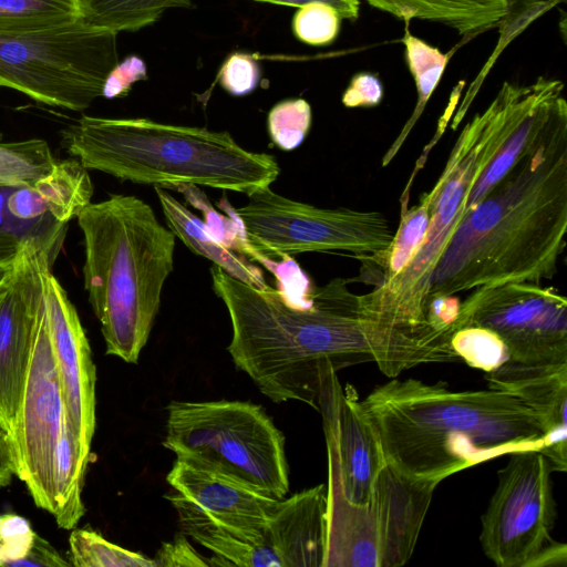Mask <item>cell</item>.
Segmentation results:
<instances>
[{
  "mask_svg": "<svg viewBox=\"0 0 567 567\" xmlns=\"http://www.w3.org/2000/svg\"><path fill=\"white\" fill-rule=\"evenodd\" d=\"M450 346L458 359L486 373L511 360L502 338L491 329L478 326L456 329L451 334Z\"/></svg>",
  "mask_w": 567,
  "mask_h": 567,
  "instance_id": "cell-28",
  "label": "cell"
},
{
  "mask_svg": "<svg viewBox=\"0 0 567 567\" xmlns=\"http://www.w3.org/2000/svg\"><path fill=\"white\" fill-rule=\"evenodd\" d=\"M69 546V561L75 567H157L154 559L115 545L87 528L72 530Z\"/></svg>",
  "mask_w": 567,
  "mask_h": 567,
  "instance_id": "cell-27",
  "label": "cell"
},
{
  "mask_svg": "<svg viewBox=\"0 0 567 567\" xmlns=\"http://www.w3.org/2000/svg\"><path fill=\"white\" fill-rule=\"evenodd\" d=\"M66 429L63 394L43 298L11 436L17 457V476L27 485L35 505L50 514H53L55 506L54 458Z\"/></svg>",
  "mask_w": 567,
  "mask_h": 567,
  "instance_id": "cell-14",
  "label": "cell"
},
{
  "mask_svg": "<svg viewBox=\"0 0 567 567\" xmlns=\"http://www.w3.org/2000/svg\"><path fill=\"white\" fill-rule=\"evenodd\" d=\"M280 6L300 8L311 2H323L334 8L341 19L355 21L359 18L360 2L359 0H254Z\"/></svg>",
  "mask_w": 567,
  "mask_h": 567,
  "instance_id": "cell-42",
  "label": "cell"
},
{
  "mask_svg": "<svg viewBox=\"0 0 567 567\" xmlns=\"http://www.w3.org/2000/svg\"><path fill=\"white\" fill-rule=\"evenodd\" d=\"M35 535L23 517L12 513L0 515V567H16Z\"/></svg>",
  "mask_w": 567,
  "mask_h": 567,
  "instance_id": "cell-34",
  "label": "cell"
},
{
  "mask_svg": "<svg viewBox=\"0 0 567 567\" xmlns=\"http://www.w3.org/2000/svg\"><path fill=\"white\" fill-rule=\"evenodd\" d=\"M383 99V85L371 72H358L344 90L341 101L346 107H373Z\"/></svg>",
  "mask_w": 567,
  "mask_h": 567,
  "instance_id": "cell-36",
  "label": "cell"
},
{
  "mask_svg": "<svg viewBox=\"0 0 567 567\" xmlns=\"http://www.w3.org/2000/svg\"><path fill=\"white\" fill-rule=\"evenodd\" d=\"M213 290L231 322L227 348L235 365L276 403L300 401L318 411L323 375L374 362L386 377L443 360L429 336L392 328L360 315L358 296L342 279L313 288L307 302L280 289L257 288L213 265Z\"/></svg>",
  "mask_w": 567,
  "mask_h": 567,
  "instance_id": "cell-1",
  "label": "cell"
},
{
  "mask_svg": "<svg viewBox=\"0 0 567 567\" xmlns=\"http://www.w3.org/2000/svg\"><path fill=\"white\" fill-rule=\"evenodd\" d=\"M0 140H1V134H0Z\"/></svg>",
  "mask_w": 567,
  "mask_h": 567,
  "instance_id": "cell-46",
  "label": "cell"
},
{
  "mask_svg": "<svg viewBox=\"0 0 567 567\" xmlns=\"http://www.w3.org/2000/svg\"><path fill=\"white\" fill-rule=\"evenodd\" d=\"M80 18L89 25L118 33L155 23L169 9H190V0H79Z\"/></svg>",
  "mask_w": 567,
  "mask_h": 567,
  "instance_id": "cell-24",
  "label": "cell"
},
{
  "mask_svg": "<svg viewBox=\"0 0 567 567\" xmlns=\"http://www.w3.org/2000/svg\"><path fill=\"white\" fill-rule=\"evenodd\" d=\"M27 566L66 567L71 566V564L62 558L45 539L37 534L24 556L16 564V567Z\"/></svg>",
  "mask_w": 567,
  "mask_h": 567,
  "instance_id": "cell-40",
  "label": "cell"
},
{
  "mask_svg": "<svg viewBox=\"0 0 567 567\" xmlns=\"http://www.w3.org/2000/svg\"><path fill=\"white\" fill-rule=\"evenodd\" d=\"M327 509L324 484L277 502L266 532V547L274 567H323Z\"/></svg>",
  "mask_w": 567,
  "mask_h": 567,
  "instance_id": "cell-19",
  "label": "cell"
},
{
  "mask_svg": "<svg viewBox=\"0 0 567 567\" xmlns=\"http://www.w3.org/2000/svg\"><path fill=\"white\" fill-rule=\"evenodd\" d=\"M154 560L157 567L212 566L210 560L196 551L183 533L172 542L163 543Z\"/></svg>",
  "mask_w": 567,
  "mask_h": 567,
  "instance_id": "cell-38",
  "label": "cell"
},
{
  "mask_svg": "<svg viewBox=\"0 0 567 567\" xmlns=\"http://www.w3.org/2000/svg\"><path fill=\"white\" fill-rule=\"evenodd\" d=\"M217 79L229 94L243 96L259 84L261 68L252 54L235 52L225 60Z\"/></svg>",
  "mask_w": 567,
  "mask_h": 567,
  "instance_id": "cell-33",
  "label": "cell"
},
{
  "mask_svg": "<svg viewBox=\"0 0 567 567\" xmlns=\"http://www.w3.org/2000/svg\"><path fill=\"white\" fill-rule=\"evenodd\" d=\"M461 301L454 295L433 296L426 301L425 319L427 324L435 331L451 337Z\"/></svg>",
  "mask_w": 567,
  "mask_h": 567,
  "instance_id": "cell-39",
  "label": "cell"
},
{
  "mask_svg": "<svg viewBox=\"0 0 567 567\" xmlns=\"http://www.w3.org/2000/svg\"><path fill=\"white\" fill-rule=\"evenodd\" d=\"M341 20L331 6L311 2L298 8L293 14L292 31L298 40L309 45H329L339 34Z\"/></svg>",
  "mask_w": 567,
  "mask_h": 567,
  "instance_id": "cell-32",
  "label": "cell"
},
{
  "mask_svg": "<svg viewBox=\"0 0 567 567\" xmlns=\"http://www.w3.org/2000/svg\"><path fill=\"white\" fill-rule=\"evenodd\" d=\"M79 17V0H0V28L47 25Z\"/></svg>",
  "mask_w": 567,
  "mask_h": 567,
  "instance_id": "cell-30",
  "label": "cell"
},
{
  "mask_svg": "<svg viewBox=\"0 0 567 567\" xmlns=\"http://www.w3.org/2000/svg\"><path fill=\"white\" fill-rule=\"evenodd\" d=\"M567 230V122L460 220L427 299L502 285H540L558 270Z\"/></svg>",
  "mask_w": 567,
  "mask_h": 567,
  "instance_id": "cell-2",
  "label": "cell"
},
{
  "mask_svg": "<svg viewBox=\"0 0 567 567\" xmlns=\"http://www.w3.org/2000/svg\"><path fill=\"white\" fill-rule=\"evenodd\" d=\"M400 475L440 483L494 457L540 450L537 414L498 390L453 391L442 381L392 379L361 401Z\"/></svg>",
  "mask_w": 567,
  "mask_h": 567,
  "instance_id": "cell-3",
  "label": "cell"
},
{
  "mask_svg": "<svg viewBox=\"0 0 567 567\" xmlns=\"http://www.w3.org/2000/svg\"><path fill=\"white\" fill-rule=\"evenodd\" d=\"M52 267L50 254L27 240L0 279V422L10 433L23 392L45 276Z\"/></svg>",
  "mask_w": 567,
  "mask_h": 567,
  "instance_id": "cell-15",
  "label": "cell"
},
{
  "mask_svg": "<svg viewBox=\"0 0 567 567\" xmlns=\"http://www.w3.org/2000/svg\"><path fill=\"white\" fill-rule=\"evenodd\" d=\"M429 224V200L423 194L417 205L400 212L398 230L385 252L377 257L360 256L357 258L370 260L381 268V279L378 285L389 281L411 262L422 245Z\"/></svg>",
  "mask_w": 567,
  "mask_h": 567,
  "instance_id": "cell-25",
  "label": "cell"
},
{
  "mask_svg": "<svg viewBox=\"0 0 567 567\" xmlns=\"http://www.w3.org/2000/svg\"><path fill=\"white\" fill-rule=\"evenodd\" d=\"M44 299L66 424L81 460L89 465L95 431L96 382L91 348L79 315L52 269L45 276Z\"/></svg>",
  "mask_w": 567,
  "mask_h": 567,
  "instance_id": "cell-17",
  "label": "cell"
},
{
  "mask_svg": "<svg viewBox=\"0 0 567 567\" xmlns=\"http://www.w3.org/2000/svg\"><path fill=\"white\" fill-rule=\"evenodd\" d=\"M327 455L337 470L343 496L352 504L369 501L386 464L378 433L354 389L343 388L337 372L322 378L318 401Z\"/></svg>",
  "mask_w": 567,
  "mask_h": 567,
  "instance_id": "cell-16",
  "label": "cell"
},
{
  "mask_svg": "<svg viewBox=\"0 0 567 567\" xmlns=\"http://www.w3.org/2000/svg\"><path fill=\"white\" fill-rule=\"evenodd\" d=\"M553 87L554 82L544 76L526 85L506 81L489 105L463 127L440 178L424 194L430 224L421 247L398 276L358 296L364 318L414 332L432 329L425 319L431 278L464 215L468 194L507 135Z\"/></svg>",
  "mask_w": 567,
  "mask_h": 567,
  "instance_id": "cell-6",
  "label": "cell"
},
{
  "mask_svg": "<svg viewBox=\"0 0 567 567\" xmlns=\"http://www.w3.org/2000/svg\"><path fill=\"white\" fill-rule=\"evenodd\" d=\"M55 161L44 140L0 141V184L32 186L52 169Z\"/></svg>",
  "mask_w": 567,
  "mask_h": 567,
  "instance_id": "cell-26",
  "label": "cell"
},
{
  "mask_svg": "<svg viewBox=\"0 0 567 567\" xmlns=\"http://www.w3.org/2000/svg\"><path fill=\"white\" fill-rule=\"evenodd\" d=\"M529 1H537V2H550L555 6H558L560 3H566L567 0H529Z\"/></svg>",
  "mask_w": 567,
  "mask_h": 567,
  "instance_id": "cell-44",
  "label": "cell"
},
{
  "mask_svg": "<svg viewBox=\"0 0 567 567\" xmlns=\"http://www.w3.org/2000/svg\"><path fill=\"white\" fill-rule=\"evenodd\" d=\"M83 234L84 289L106 353L136 363L174 268L176 236L136 196L111 194L76 216Z\"/></svg>",
  "mask_w": 567,
  "mask_h": 567,
  "instance_id": "cell-4",
  "label": "cell"
},
{
  "mask_svg": "<svg viewBox=\"0 0 567 567\" xmlns=\"http://www.w3.org/2000/svg\"><path fill=\"white\" fill-rule=\"evenodd\" d=\"M488 388L506 392L533 410L544 429L539 450L553 471L567 470V362L523 364L507 361L487 372Z\"/></svg>",
  "mask_w": 567,
  "mask_h": 567,
  "instance_id": "cell-18",
  "label": "cell"
},
{
  "mask_svg": "<svg viewBox=\"0 0 567 567\" xmlns=\"http://www.w3.org/2000/svg\"><path fill=\"white\" fill-rule=\"evenodd\" d=\"M404 30L401 42L405 49V60L411 75L413 76L417 100L412 115L406 121L402 131L385 152L381 164L386 166L395 157L403 146L406 137L420 118L432 93L439 85L444 70L456 49L463 43H458L453 50L443 53L439 48L431 45L424 40L413 35L409 28Z\"/></svg>",
  "mask_w": 567,
  "mask_h": 567,
  "instance_id": "cell-22",
  "label": "cell"
},
{
  "mask_svg": "<svg viewBox=\"0 0 567 567\" xmlns=\"http://www.w3.org/2000/svg\"><path fill=\"white\" fill-rule=\"evenodd\" d=\"M371 7L405 23L413 19L444 24L463 37L462 42L489 31L508 12L511 0H365Z\"/></svg>",
  "mask_w": 567,
  "mask_h": 567,
  "instance_id": "cell-20",
  "label": "cell"
},
{
  "mask_svg": "<svg viewBox=\"0 0 567 567\" xmlns=\"http://www.w3.org/2000/svg\"><path fill=\"white\" fill-rule=\"evenodd\" d=\"M567 546L551 539L528 563L527 567H565Z\"/></svg>",
  "mask_w": 567,
  "mask_h": 567,
  "instance_id": "cell-43",
  "label": "cell"
},
{
  "mask_svg": "<svg viewBox=\"0 0 567 567\" xmlns=\"http://www.w3.org/2000/svg\"><path fill=\"white\" fill-rule=\"evenodd\" d=\"M118 62L117 33L76 19L38 27L0 28V87L82 112L103 94Z\"/></svg>",
  "mask_w": 567,
  "mask_h": 567,
  "instance_id": "cell-8",
  "label": "cell"
},
{
  "mask_svg": "<svg viewBox=\"0 0 567 567\" xmlns=\"http://www.w3.org/2000/svg\"><path fill=\"white\" fill-rule=\"evenodd\" d=\"M17 476V457L10 431L0 422V487Z\"/></svg>",
  "mask_w": 567,
  "mask_h": 567,
  "instance_id": "cell-41",
  "label": "cell"
},
{
  "mask_svg": "<svg viewBox=\"0 0 567 567\" xmlns=\"http://www.w3.org/2000/svg\"><path fill=\"white\" fill-rule=\"evenodd\" d=\"M482 516L480 542L498 567H527L553 538L556 518L551 465L539 450L509 454Z\"/></svg>",
  "mask_w": 567,
  "mask_h": 567,
  "instance_id": "cell-12",
  "label": "cell"
},
{
  "mask_svg": "<svg viewBox=\"0 0 567 567\" xmlns=\"http://www.w3.org/2000/svg\"><path fill=\"white\" fill-rule=\"evenodd\" d=\"M247 197L234 214L262 255L285 259L292 254L342 250L377 257L393 239L394 231L379 212L316 207L281 196L270 186Z\"/></svg>",
  "mask_w": 567,
  "mask_h": 567,
  "instance_id": "cell-10",
  "label": "cell"
},
{
  "mask_svg": "<svg viewBox=\"0 0 567 567\" xmlns=\"http://www.w3.org/2000/svg\"><path fill=\"white\" fill-rule=\"evenodd\" d=\"M9 267V266H8ZM8 267H3V266H0V279L2 278V276L4 275L6 270Z\"/></svg>",
  "mask_w": 567,
  "mask_h": 567,
  "instance_id": "cell-45",
  "label": "cell"
},
{
  "mask_svg": "<svg viewBox=\"0 0 567 567\" xmlns=\"http://www.w3.org/2000/svg\"><path fill=\"white\" fill-rule=\"evenodd\" d=\"M7 207L9 213L20 220L37 221L53 218L33 186L14 187L7 198Z\"/></svg>",
  "mask_w": 567,
  "mask_h": 567,
  "instance_id": "cell-37",
  "label": "cell"
},
{
  "mask_svg": "<svg viewBox=\"0 0 567 567\" xmlns=\"http://www.w3.org/2000/svg\"><path fill=\"white\" fill-rule=\"evenodd\" d=\"M439 483L414 481L385 464L371 496L352 504L328 460L327 540L323 567H400L411 558Z\"/></svg>",
  "mask_w": 567,
  "mask_h": 567,
  "instance_id": "cell-9",
  "label": "cell"
},
{
  "mask_svg": "<svg viewBox=\"0 0 567 567\" xmlns=\"http://www.w3.org/2000/svg\"><path fill=\"white\" fill-rule=\"evenodd\" d=\"M168 228L196 255L203 256L226 274L257 288H267L262 271L240 252L218 240L208 226L173 197L166 188L154 186Z\"/></svg>",
  "mask_w": 567,
  "mask_h": 567,
  "instance_id": "cell-21",
  "label": "cell"
},
{
  "mask_svg": "<svg viewBox=\"0 0 567 567\" xmlns=\"http://www.w3.org/2000/svg\"><path fill=\"white\" fill-rule=\"evenodd\" d=\"M61 145L89 171L163 188L195 185L249 195L280 173L276 158L245 150L228 132L150 118L82 115Z\"/></svg>",
  "mask_w": 567,
  "mask_h": 567,
  "instance_id": "cell-5",
  "label": "cell"
},
{
  "mask_svg": "<svg viewBox=\"0 0 567 567\" xmlns=\"http://www.w3.org/2000/svg\"><path fill=\"white\" fill-rule=\"evenodd\" d=\"M32 186L50 215L61 224L76 218L93 195L89 169L73 156L55 161L52 169Z\"/></svg>",
  "mask_w": 567,
  "mask_h": 567,
  "instance_id": "cell-23",
  "label": "cell"
},
{
  "mask_svg": "<svg viewBox=\"0 0 567 567\" xmlns=\"http://www.w3.org/2000/svg\"><path fill=\"white\" fill-rule=\"evenodd\" d=\"M163 446L271 498L289 492L285 436L262 406L249 401H172Z\"/></svg>",
  "mask_w": 567,
  "mask_h": 567,
  "instance_id": "cell-7",
  "label": "cell"
},
{
  "mask_svg": "<svg viewBox=\"0 0 567 567\" xmlns=\"http://www.w3.org/2000/svg\"><path fill=\"white\" fill-rule=\"evenodd\" d=\"M166 497L181 530L195 542L228 537L248 555L250 567H274L266 547L268 519L279 499L218 471L176 458L166 476Z\"/></svg>",
  "mask_w": 567,
  "mask_h": 567,
  "instance_id": "cell-11",
  "label": "cell"
},
{
  "mask_svg": "<svg viewBox=\"0 0 567 567\" xmlns=\"http://www.w3.org/2000/svg\"><path fill=\"white\" fill-rule=\"evenodd\" d=\"M14 187L0 184V266L8 267L14 259L20 244L27 238L63 240L66 224L53 218L25 221L13 217L7 198Z\"/></svg>",
  "mask_w": 567,
  "mask_h": 567,
  "instance_id": "cell-29",
  "label": "cell"
},
{
  "mask_svg": "<svg viewBox=\"0 0 567 567\" xmlns=\"http://www.w3.org/2000/svg\"><path fill=\"white\" fill-rule=\"evenodd\" d=\"M466 326L497 333L511 361L567 362V300L553 287L507 282L476 288L461 301L453 332Z\"/></svg>",
  "mask_w": 567,
  "mask_h": 567,
  "instance_id": "cell-13",
  "label": "cell"
},
{
  "mask_svg": "<svg viewBox=\"0 0 567 567\" xmlns=\"http://www.w3.org/2000/svg\"><path fill=\"white\" fill-rule=\"evenodd\" d=\"M268 132L272 142L285 151L296 148L311 125V107L303 99L277 103L268 113Z\"/></svg>",
  "mask_w": 567,
  "mask_h": 567,
  "instance_id": "cell-31",
  "label": "cell"
},
{
  "mask_svg": "<svg viewBox=\"0 0 567 567\" xmlns=\"http://www.w3.org/2000/svg\"><path fill=\"white\" fill-rule=\"evenodd\" d=\"M147 79V66L145 61L137 55L126 56L109 73L102 96L114 99L126 95L132 85Z\"/></svg>",
  "mask_w": 567,
  "mask_h": 567,
  "instance_id": "cell-35",
  "label": "cell"
}]
</instances>
